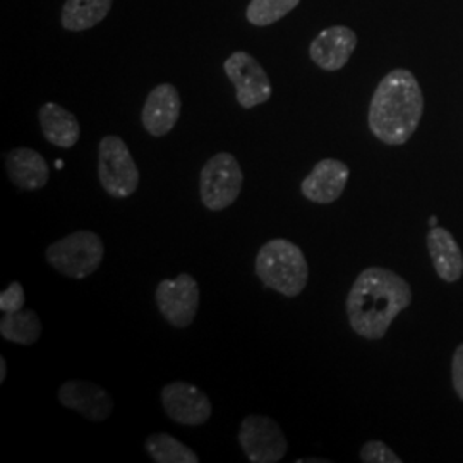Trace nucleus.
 Segmentation results:
<instances>
[{"instance_id": "obj_4", "label": "nucleus", "mask_w": 463, "mask_h": 463, "mask_svg": "<svg viewBox=\"0 0 463 463\" xmlns=\"http://www.w3.org/2000/svg\"><path fill=\"white\" fill-rule=\"evenodd\" d=\"M45 258L61 275L83 280L93 275L103 263L105 244L95 232L76 231L50 244Z\"/></svg>"}, {"instance_id": "obj_24", "label": "nucleus", "mask_w": 463, "mask_h": 463, "mask_svg": "<svg viewBox=\"0 0 463 463\" xmlns=\"http://www.w3.org/2000/svg\"><path fill=\"white\" fill-rule=\"evenodd\" d=\"M451 381H453V388H455L457 395L463 402V344H460L457 350H455V354H453Z\"/></svg>"}, {"instance_id": "obj_21", "label": "nucleus", "mask_w": 463, "mask_h": 463, "mask_svg": "<svg viewBox=\"0 0 463 463\" xmlns=\"http://www.w3.org/2000/svg\"><path fill=\"white\" fill-rule=\"evenodd\" d=\"M300 0H250L246 11L249 23L254 26H269L292 13Z\"/></svg>"}, {"instance_id": "obj_16", "label": "nucleus", "mask_w": 463, "mask_h": 463, "mask_svg": "<svg viewBox=\"0 0 463 463\" xmlns=\"http://www.w3.org/2000/svg\"><path fill=\"white\" fill-rule=\"evenodd\" d=\"M426 242L438 277L447 283L460 280L463 275V254L457 239L443 227H432Z\"/></svg>"}, {"instance_id": "obj_7", "label": "nucleus", "mask_w": 463, "mask_h": 463, "mask_svg": "<svg viewBox=\"0 0 463 463\" xmlns=\"http://www.w3.org/2000/svg\"><path fill=\"white\" fill-rule=\"evenodd\" d=\"M158 311L174 328L184 330L193 325L199 311V285L189 273L166 279L155 290Z\"/></svg>"}, {"instance_id": "obj_5", "label": "nucleus", "mask_w": 463, "mask_h": 463, "mask_svg": "<svg viewBox=\"0 0 463 463\" xmlns=\"http://www.w3.org/2000/svg\"><path fill=\"white\" fill-rule=\"evenodd\" d=\"M244 174L237 158L227 153H216L199 174L201 203L210 212H223L241 196Z\"/></svg>"}, {"instance_id": "obj_26", "label": "nucleus", "mask_w": 463, "mask_h": 463, "mask_svg": "<svg viewBox=\"0 0 463 463\" xmlns=\"http://www.w3.org/2000/svg\"><path fill=\"white\" fill-rule=\"evenodd\" d=\"M430 227H438V216H430Z\"/></svg>"}, {"instance_id": "obj_22", "label": "nucleus", "mask_w": 463, "mask_h": 463, "mask_svg": "<svg viewBox=\"0 0 463 463\" xmlns=\"http://www.w3.org/2000/svg\"><path fill=\"white\" fill-rule=\"evenodd\" d=\"M361 460L364 463H402L397 453L383 441H367L361 449Z\"/></svg>"}, {"instance_id": "obj_15", "label": "nucleus", "mask_w": 463, "mask_h": 463, "mask_svg": "<svg viewBox=\"0 0 463 463\" xmlns=\"http://www.w3.org/2000/svg\"><path fill=\"white\" fill-rule=\"evenodd\" d=\"M5 170L11 183L23 191H38L50 179L47 160L34 149H11L5 155Z\"/></svg>"}, {"instance_id": "obj_19", "label": "nucleus", "mask_w": 463, "mask_h": 463, "mask_svg": "<svg viewBox=\"0 0 463 463\" xmlns=\"http://www.w3.org/2000/svg\"><path fill=\"white\" fill-rule=\"evenodd\" d=\"M0 335L11 344L32 347L42 335V321L33 309L23 307L19 311L4 313L0 319Z\"/></svg>"}, {"instance_id": "obj_25", "label": "nucleus", "mask_w": 463, "mask_h": 463, "mask_svg": "<svg viewBox=\"0 0 463 463\" xmlns=\"http://www.w3.org/2000/svg\"><path fill=\"white\" fill-rule=\"evenodd\" d=\"M5 376H7V363L4 357H0V383L5 381Z\"/></svg>"}, {"instance_id": "obj_13", "label": "nucleus", "mask_w": 463, "mask_h": 463, "mask_svg": "<svg viewBox=\"0 0 463 463\" xmlns=\"http://www.w3.org/2000/svg\"><path fill=\"white\" fill-rule=\"evenodd\" d=\"M181 117V95L175 86L158 84L149 91L145 101L141 122L153 137H164L170 133Z\"/></svg>"}, {"instance_id": "obj_3", "label": "nucleus", "mask_w": 463, "mask_h": 463, "mask_svg": "<svg viewBox=\"0 0 463 463\" xmlns=\"http://www.w3.org/2000/svg\"><path fill=\"white\" fill-rule=\"evenodd\" d=\"M254 271L266 288L285 298H298L309 281V265L302 249L287 239H271L263 244Z\"/></svg>"}, {"instance_id": "obj_8", "label": "nucleus", "mask_w": 463, "mask_h": 463, "mask_svg": "<svg viewBox=\"0 0 463 463\" xmlns=\"http://www.w3.org/2000/svg\"><path fill=\"white\" fill-rule=\"evenodd\" d=\"M239 443L252 463L280 462L288 449L280 426L268 415L246 417L239 430Z\"/></svg>"}, {"instance_id": "obj_17", "label": "nucleus", "mask_w": 463, "mask_h": 463, "mask_svg": "<svg viewBox=\"0 0 463 463\" xmlns=\"http://www.w3.org/2000/svg\"><path fill=\"white\" fill-rule=\"evenodd\" d=\"M40 126L43 137L49 141L50 145L57 148L69 149L76 146L81 136V128L80 122L74 114H71L64 107L57 103H45L42 105L40 112Z\"/></svg>"}, {"instance_id": "obj_6", "label": "nucleus", "mask_w": 463, "mask_h": 463, "mask_svg": "<svg viewBox=\"0 0 463 463\" xmlns=\"http://www.w3.org/2000/svg\"><path fill=\"white\" fill-rule=\"evenodd\" d=\"M139 168L118 136H105L99 145V181L112 198L133 196L139 185Z\"/></svg>"}, {"instance_id": "obj_20", "label": "nucleus", "mask_w": 463, "mask_h": 463, "mask_svg": "<svg viewBox=\"0 0 463 463\" xmlns=\"http://www.w3.org/2000/svg\"><path fill=\"white\" fill-rule=\"evenodd\" d=\"M151 460L156 463H198V453L166 432L151 434L145 439Z\"/></svg>"}, {"instance_id": "obj_9", "label": "nucleus", "mask_w": 463, "mask_h": 463, "mask_svg": "<svg viewBox=\"0 0 463 463\" xmlns=\"http://www.w3.org/2000/svg\"><path fill=\"white\" fill-rule=\"evenodd\" d=\"M242 109H254L271 99V83L263 66L248 52H233L223 64Z\"/></svg>"}, {"instance_id": "obj_18", "label": "nucleus", "mask_w": 463, "mask_h": 463, "mask_svg": "<svg viewBox=\"0 0 463 463\" xmlns=\"http://www.w3.org/2000/svg\"><path fill=\"white\" fill-rule=\"evenodd\" d=\"M114 0H66L61 23L69 32H84L101 23Z\"/></svg>"}, {"instance_id": "obj_10", "label": "nucleus", "mask_w": 463, "mask_h": 463, "mask_svg": "<svg viewBox=\"0 0 463 463\" xmlns=\"http://www.w3.org/2000/svg\"><path fill=\"white\" fill-rule=\"evenodd\" d=\"M162 405L168 419L187 428L203 426L213 412L208 395L185 381H174L164 386Z\"/></svg>"}, {"instance_id": "obj_12", "label": "nucleus", "mask_w": 463, "mask_h": 463, "mask_svg": "<svg viewBox=\"0 0 463 463\" xmlns=\"http://www.w3.org/2000/svg\"><path fill=\"white\" fill-rule=\"evenodd\" d=\"M350 168L347 164L325 158L316 164L311 174L300 184V193L316 204H331L340 198L347 187Z\"/></svg>"}, {"instance_id": "obj_1", "label": "nucleus", "mask_w": 463, "mask_h": 463, "mask_svg": "<svg viewBox=\"0 0 463 463\" xmlns=\"http://www.w3.org/2000/svg\"><path fill=\"white\" fill-rule=\"evenodd\" d=\"M412 302V288L395 271L365 268L347 296L348 323L365 340H381L403 309Z\"/></svg>"}, {"instance_id": "obj_23", "label": "nucleus", "mask_w": 463, "mask_h": 463, "mask_svg": "<svg viewBox=\"0 0 463 463\" xmlns=\"http://www.w3.org/2000/svg\"><path fill=\"white\" fill-rule=\"evenodd\" d=\"M24 307V290L19 281H13L0 296L2 313H13Z\"/></svg>"}, {"instance_id": "obj_2", "label": "nucleus", "mask_w": 463, "mask_h": 463, "mask_svg": "<svg viewBox=\"0 0 463 463\" xmlns=\"http://www.w3.org/2000/svg\"><path fill=\"white\" fill-rule=\"evenodd\" d=\"M424 112L420 84L407 69H393L378 84L369 103V129L381 143L405 145L414 136Z\"/></svg>"}, {"instance_id": "obj_11", "label": "nucleus", "mask_w": 463, "mask_h": 463, "mask_svg": "<svg viewBox=\"0 0 463 463\" xmlns=\"http://www.w3.org/2000/svg\"><path fill=\"white\" fill-rule=\"evenodd\" d=\"M57 397L62 407L93 422L107 420L116 407L110 393L91 381H66L59 388Z\"/></svg>"}, {"instance_id": "obj_14", "label": "nucleus", "mask_w": 463, "mask_h": 463, "mask_svg": "<svg viewBox=\"0 0 463 463\" xmlns=\"http://www.w3.org/2000/svg\"><path fill=\"white\" fill-rule=\"evenodd\" d=\"M357 47V34L347 26H331L316 36L309 47L311 61L323 71L335 72L345 67Z\"/></svg>"}]
</instances>
